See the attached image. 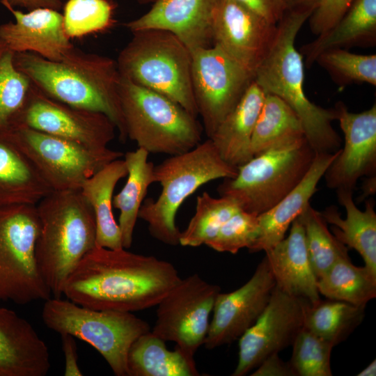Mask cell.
<instances>
[{"mask_svg":"<svg viewBox=\"0 0 376 376\" xmlns=\"http://www.w3.org/2000/svg\"><path fill=\"white\" fill-rule=\"evenodd\" d=\"M313 8L286 11L277 24L274 42L254 73L253 81L265 94L283 100L301 120L304 136L315 153L336 152L342 139L334 129L337 120L334 109H324L312 102L304 89L303 56L295 47L298 32L308 19Z\"/></svg>","mask_w":376,"mask_h":376,"instance_id":"obj_3","label":"cell"},{"mask_svg":"<svg viewBox=\"0 0 376 376\" xmlns=\"http://www.w3.org/2000/svg\"><path fill=\"white\" fill-rule=\"evenodd\" d=\"M365 308L343 301L320 299L308 304L304 327L336 346L362 322Z\"/></svg>","mask_w":376,"mask_h":376,"instance_id":"obj_32","label":"cell"},{"mask_svg":"<svg viewBox=\"0 0 376 376\" xmlns=\"http://www.w3.org/2000/svg\"><path fill=\"white\" fill-rule=\"evenodd\" d=\"M336 79L344 84L367 83L376 86V55H362L336 48L320 54L315 60Z\"/></svg>","mask_w":376,"mask_h":376,"instance_id":"obj_39","label":"cell"},{"mask_svg":"<svg viewBox=\"0 0 376 376\" xmlns=\"http://www.w3.org/2000/svg\"><path fill=\"white\" fill-rule=\"evenodd\" d=\"M127 175L125 160L118 159L88 178L80 189L94 214L97 246L123 248L120 230L113 213V197L117 183Z\"/></svg>","mask_w":376,"mask_h":376,"instance_id":"obj_27","label":"cell"},{"mask_svg":"<svg viewBox=\"0 0 376 376\" xmlns=\"http://www.w3.org/2000/svg\"><path fill=\"white\" fill-rule=\"evenodd\" d=\"M237 173V168L221 157L210 139L187 152L171 155L154 166L155 182L162 190L155 200H144L139 219L147 224L150 235L157 240L179 245L180 231L175 217L184 201L203 185L232 178Z\"/></svg>","mask_w":376,"mask_h":376,"instance_id":"obj_5","label":"cell"},{"mask_svg":"<svg viewBox=\"0 0 376 376\" xmlns=\"http://www.w3.org/2000/svg\"><path fill=\"white\" fill-rule=\"evenodd\" d=\"M15 22L0 25V41L14 53L30 52L51 61H60L74 45L63 26V14L50 8L24 13L6 6Z\"/></svg>","mask_w":376,"mask_h":376,"instance_id":"obj_20","label":"cell"},{"mask_svg":"<svg viewBox=\"0 0 376 376\" xmlns=\"http://www.w3.org/2000/svg\"><path fill=\"white\" fill-rule=\"evenodd\" d=\"M338 202L346 211L345 219L336 206L320 212L327 224L331 225L333 235L346 246L356 250L366 267L376 276V213L372 200L366 201L365 210L355 205L353 191L336 189Z\"/></svg>","mask_w":376,"mask_h":376,"instance_id":"obj_26","label":"cell"},{"mask_svg":"<svg viewBox=\"0 0 376 376\" xmlns=\"http://www.w3.org/2000/svg\"><path fill=\"white\" fill-rule=\"evenodd\" d=\"M376 375V360L374 359L363 370L357 374V376H375Z\"/></svg>","mask_w":376,"mask_h":376,"instance_id":"obj_47","label":"cell"},{"mask_svg":"<svg viewBox=\"0 0 376 376\" xmlns=\"http://www.w3.org/2000/svg\"><path fill=\"white\" fill-rule=\"evenodd\" d=\"M354 0H318L309 19L311 31L319 36L334 26L345 15Z\"/></svg>","mask_w":376,"mask_h":376,"instance_id":"obj_41","label":"cell"},{"mask_svg":"<svg viewBox=\"0 0 376 376\" xmlns=\"http://www.w3.org/2000/svg\"><path fill=\"white\" fill-rule=\"evenodd\" d=\"M120 102L127 138L148 153L175 155L201 142L197 118L169 98L121 77Z\"/></svg>","mask_w":376,"mask_h":376,"instance_id":"obj_8","label":"cell"},{"mask_svg":"<svg viewBox=\"0 0 376 376\" xmlns=\"http://www.w3.org/2000/svg\"><path fill=\"white\" fill-rule=\"evenodd\" d=\"M276 282L265 257L240 288L217 295L203 345L208 350L230 344L257 320L272 296Z\"/></svg>","mask_w":376,"mask_h":376,"instance_id":"obj_16","label":"cell"},{"mask_svg":"<svg viewBox=\"0 0 376 376\" xmlns=\"http://www.w3.org/2000/svg\"><path fill=\"white\" fill-rule=\"evenodd\" d=\"M219 286L193 274L180 281L156 306L151 331L164 341H172L190 361L204 344Z\"/></svg>","mask_w":376,"mask_h":376,"instance_id":"obj_12","label":"cell"},{"mask_svg":"<svg viewBox=\"0 0 376 376\" xmlns=\"http://www.w3.org/2000/svg\"><path fill=\"white\" fill-rule=\"evenodd\" d=\"M14 52L0 41V131L18 126L33 84L14 63Z\"/></svg>","mask_w":376,"mask_h":376,"instance_id":"obj_34","label":"cell"},{"mask_svg":"<svg viewBox=\"0 0 376 376\" xmlns=\"http://www.w3.org/2000/svg\"><path fill=\"white\" fill-rule=\"evenodd\" d=\"M41 315L51 330L94 347L117 376H128L129 350L138 337L151 330L147 322L131 312L93 309L61 297L45 300Z\"/></svg>","mask_w":376,"mask_h":376,"instance_id":"obj_9","label":"cell"},{"mask_svg":"<svg viewBox=\"0 0 376 376\" xmlns=\"http://www.w3.org/2000/svg\"><path fill=\"white\" fill-rule=\"evenodd\" d=\"M254 370L251 376H295L289 362L283 361L279 353L266 357Z\"/></svg>","mask_w":376,"mask_h":376,"instance_id":"obj_43","label":"cell"},{"mask_svg":"<svg viewBox=\"0 0 376 376\" xmlns=\"http://www.w3.org/2000/svg\"><path fill=\"white\" fill-rule=\"evenodd\" d=\"M115 6L109 0H68L63 6V26L71 38L103 32L113 26Z\"/></svg>","mask_w":376,"mask_h":376,"instance_id":"obj_37","label":"cell"},{"mask_svg":"<svg viewBox=\"0 0 376 376\" xmlns=\"http://www.w3.org/2000/svg\"><path fill=\"white\" fill-rule=\"evenodd\" d=\"M288 361L295 376H331V353L334 345L303 327L292 345Z\"/></svg>","mask_w":376,"mask_h":376,"instance_id":"obj_38","label":"cell"},{"mask_svg":"<svg viewBox=\"0 0 376 376\" xmlns=\"http://www.w3.org/2000/svg\"><path fill=\"white\" fill-rule=\"evenodd\" d=\"M310 303L275 286L263 313L239 338L238 361L232 375H246L270 354L292 345L304 327Z\"/></svg>","mask_w":376,"mask_h":376,"instance_id":"obj_14","label":"cell"},{"mask_svg":"<svg viewBox=\"0 0 376 376\" xmlns=\"http://www.w3.org/2000/svg\"><path fill=\"white\" fill-rule=\"evenodd\" d=\"M265 252L276 287L311 304L320 299L318 279L310 262L304 227L298 217L292 223L288 237Z\"/></svg>","mask_w":376,"mask_h":376,"instance_id":"obj_22","label":"cell"},{"mask_svg":"<svg viewBox=\"0 0 376 376\" xmlns=\"http://www.w3.org/2000/svg\"><path fill=\"white\" fill-rule=\"evenodd\" d=\"M335 109L345 143L324 176L329 189L354 191L361 177L375 174L376 104L361 113L349 111L341 102Z\"/></svg>","mask_w":376,"mask_h":376,"instance_id":"obj_18","label":"cell"},{"mask_svg":"<svg viewBox=\"0 0 376 376\" xmlns=\"http://www.w3.org/2000/svg\"><path fill=\"white\" fill-rule=\"evenodd\" d=\"M191 54L194 99L210 139L240 101L253 75L214 45Z\"/></svg>","mask_w":376,"mask_h":376,"instance_id":"obj_13","label":"cell"},{"mask_svg":"<svg viewBox=\"0 0 376 376\" xmlns=\"http://www.w3.org/2000/svg\"><path fill=\"white\" fill-rule=\"evenodd\" d=\"M240 210L230 198H214L207 191L203 192L196 198L194 214L186 228L180 232V244L190 247L205 244Z\"/></svg>","mask_w":376,"mask_h":376,"instance_id":"obj_35","label":"cell"},{"mask_svg":"<svg viewBox=\"0 0 376 376\" xmlns=\"http://www.w3.org/2000/svg\"><path fill=\"white\" fill-rule=\"evenodd\" d=\"M139 3H154L156 0H136Z\"/></svg>","mask_w":376,"mask_h":376,"instance_id":"obj_48","label":"cell"},{"mask_svg":"<svg viewBox=\"0 0 376 376\" xmlns=\"http://www.w3.org/2000/svg\"><path fill=\"white\" fill-rule=\"evenodd\" d=\"M316 153L313 162L300 182L276 205L258 215V233L250 252L265 251L285 237L293 221L309 204L317 185L327 168L340 152Z\"/></svg>","mask_w":376,"mask_h":376,"instance_id":"obj_23","label":"cell"},{"mask_svg":"<svg viewBox=\"0 0 376 376\" xmlns=\"http://www.w3.org/2000/svg\"><path fill=\"white\" fill-rule=\"evenodd\" d=\"M180 279L168 261L96 246L68 277L63 295L84 307L133 313L156 306Z\"/></svg>","mask_w":376,"mask_h":376,"instance_id":"obj_1","label":"cell"},{"mask_svg":"<svg viewBox=\"0 0 376 376\" xmlns=\"http://www.w3.org/2000/svg\"><path fill=\"white\" fill-rule=\"evenodd\" d=\"M233 1L246 6L274 24H278L286 12L283 0Z\"/></svg>","mask_w":376,"mask_h":376,"instance_id":"obj_42","label":"cell"},{"mask_svg":"<svg viewBox=\"0 0 376 376\" xmlns=\"http://www.w3.org/2000/svg\"><path fill=\"white\" fill-rule=\"evenodd\" d=\"M304 135L300 119L283 100L265 94L251 142L253 156L285 139Z\"/></svg>","mask_w":376,"mask_h":376,"instance_id":"obj_33","label":"cell"},{"mask_svg":"<svg viewBox=\"0 0 376 376\" xmlns=\"http://www.w3.org/2000/svg\"><path fill=\"white\" fill-rule=\"evenodd\" d=\"M38 232L36 205L0 207V302L26 304L50 298L36 256Z\"/></svg>","mask_w":376,"mask_h":376,"instance_id":"obj_10","label":"cell"},{"mask_svg":"<svg viewBox=\"0 0 376 376\" xmlns=\"http://www.w3.org/2000/svg\"><path fill=\"white\" fill-rule=\"evenodd\" d=\"M265 96V92L253 80L237 106L210 138L221 157L234 167L253 157L251 138Z\"/></svg>","mask_w":376,"mask_h":376,"instance_id":"obj_25","label":"cell"},{"mask_svg":"<svg viewBox=\"0 0 376 376\" xmlns=\"http://www.w3.org/2000/svg\"><path fill=\"white\" fill-rule=\"evenodd\" d=\"M298 217L304 227L310 262L318 279L338 258L348 255L347 247L329 230L325 219L310 203Z\"/></svg>","mask_w":376,"mask_h":376,"instance_id":"obj_36","label":"cell"},{"mask_svg":"<svg viewBox=\"0 0 376 376\" xmlns=\"http://www.w3.org/2000/svg\"><path fill=\"white\" fill-rule=\"evenodd\" d=\"M36 208L38 265L53 297L60 298L68 277L97 246L94 214L80 190L52 191Z\"/></svg>","mask_w":376,"mask_h":376,"instance_id":"obj_4","label":"cell"},{"mask_svg":"<svg viewBox=\"0 0 376 376\" xmlns=\"http://www.w3.org/2000/svg\"><path fill=\"white\" fill-rule=\"evenodd\" d=\"M132 33L116 60L120 76L169 98L197 118L191 51L167 31L146 29Z\"/></svg>","mask_w":376,"mask_h":376,"instance_id":"obj_7","label":"cell"},{"mask_svg":"<svg viewBox=\"0 0 376 376\" xmlns=\"http://www.w3.org/2000/svg\"><path fill=\"white\" fill-rule=\"evenodd\" d=\"M258 233V216L240 210L205 245L218 252L235 254L243 248L249 249Z\"/></svg>","mask_w":376,"mask_h":376,"instance_id":"obj_40","label":"cell"},{"mask_svg":"<svg viewBox=\"0 0 376 376\" xmlns=\"http://www.w3.org/2000/svg\"><path fill=\"white\" fill-rule=\"evenodd\" d=\"M50 367L48 347L33 325L0 306V376H45Z\"/></svg>","mask_w":376,"mask_h":376,"instance_id":"obj_21","label":"cell"},{"mask_svg":"<svg viewBox=\"0 0 376 376\" xmlns=\"http://www.w3.org/2000/svg\"><path fill=\"white\" fill-rule=\"evenodd\" d=\"M4 6L24 8L28 10L36 8H50L58 10L63 6L62 0H0Z\"/></svg>","mask_w":376,"mask_h":376,"instance_id":"obj_45","label":"cell"},{"mask_svg":"<svg viewBox=\"0 0 376 376\" xmlns=\"http://www.w3.org/2000/svg\"><path fill=\"white\" fill-rule=\"evenodd\" d=\"M52 191L14 141L10 130L0 131V207L36 205Z\"/></svg>","mask_w":376,"mask_h":376,"instance_id":"obj_24","label":"cell"},{"mask_svg":"<svg viewBox=\"0 0 376 376\" xmlns=\"http://www.w3.org/2000/svg\"><path fill=\"white\" fill-rule=\"evenodd\" d=\"M376 40V0H354L342 19L331 29L304 45L301 54L311 66L322 52L352 45H371Z\"/></svg>","mask_w":376,"mask_h":376,"instance_id":"obj_28","label":"cell"},{"mask_svg":"<svg viewBox=\"0 0 376 376\" xmlns=\"http://www.w3.org/2000/svg\"><path fill=\"white\" fill-rule=\"evenodd\" d=\"M277 24L233 0H219L213 22V45L254 73L269 51Z\"/></svg>","mask_w":376,"mask_h":376,"instance_id":"obj_17","label":"cell"},{"mask_svg":"<svg viewBox=\"0 0 376 376\" xmlns=\"http://www.w3.org/2000/svg\"><path fill=\"white\" fill-rule=\"evenodd\" d=\"M128 376H198L195 362L175 347L169 350L166 341L151 330L132 344L127 354Z\"/></svg>","mask_w":376,"mask_h":376,"instance_id":"obj_30","label":"cell"},{"mask_svg":"<svg viewBox=\"0 0 376 376\" xmlns=\"http://www.w3.org/2000/svg\"><path fill=\"white\" fill-rule=\"evenodd\" d=\"M20 126L94 149L107 147L115 138L116 130L114 123L105 114L56 100L33 84L17 127Z\"/></svg>","mask_w":376,"mask_h":376,"instance_id":"obj_15","label":"cell"},{"mask_svg":"<svg viewBox=\"0 0 376 376\" xmlns=\"http://www.w3.org/2000/svg\"><path fill=\"white\" fill-rule=\"evenodd\" d=\"M10 133L53 191L80 190L88 178L124 155L108 147L91 148L24 126Z\"/></svg>","mask_w":376,"mask_h":376,"instance_id":"obj_11","label":"cell"},{"mask_svg":"<svg viewBox=\"0 0 376 376\" xmlns=\"http://www.w3.org/2000/svg\"><path fill=\"white\" fill-rule=\"evenodd\" d=\"M320 295L327 299L366 306L376 297V276L365 266L354 265L349 256L338 258L318 279Z\"/></svg>","mask_w":376,"mask_h":376,"instance_id":"obj_31","label":"cell"},{"mask_svg":"<svg viewBox=\"0 0 376 376\" xmlns=\"http://www.w3.org/2000/svg\"><path fill=\"white\" fill-rule=\"evenodd\" d=\"M219 0H156L151 8L125 26L132 33L167 31L191 51L213 45V22Z\"/></svg>","mask_w":376,"mask_h":376,"instance_id":"obj_19","label":"cell"},{"mask_svg":"<svg viewBox=\"0 0 376 376\" xmlns=\"http://www.w3.org/2000/svg\"><path fill=\"white\" fill-rule=\"evenodd\" d=\"M304 135L282 140L237 167V175L218 186L219 196L233 199L244 211L263 214L303 179L315 156Z\"/></svg>","mask_w":376,"mask_h":376,"instance_id":"obj_6","label":"cell"},{"mask_svg":"<svg viewBox=\"0 0 376 376\" xmlns=\"http://www.w3.org/2000/svg\"><path fill=\"white\" fill-rule=\"evenodd\" d=\"M61 336L65 361L64 375H83L78 364V353L75 338L68 334H61Z\"/></svg>","mask_w":376,"mask_h":376,"instance_id":"obj_44","label":"cell"},{"mask_svg":"<svg viewBox=\"0 0 376 376\" xmlns=\"http://www.w3.org/2000/svg\"><path fill=\"white\" fill-rule=\"evenodd\" d=\"M14 63L47 96L67 104L108 116L126 136L120 102L121 76L116 61L75 46L60 61L30 52L15 53Z\"/></svg>","mask_w":376,"mask_h":376,"instance_id":"obj_2","label":"cell"},{"mask_svg":"<svg viewBox=\"0 0 376 376\" xmlns=\"http://www.w3.org/2000/svg\"><path fill=\"white\" fill-rule=\"evenodd\" d=\"M149 153L140 148L127 152L124 160L127 169V181L113 197V207L120 212L118 226L123 248L130 249L135 225L148 187L155 183V165L148 160Z\"/></svg>","mask_w":376,"mask_h":376,"instance_id":"obj_29","label":"cell"},{"mask_svg":"<svg viewBox=\"0 0 376 376\" xmlns=\"http://www.w3.org/2000/svg\"><path fill=\"white\" fill-rule=\"evenodd\" d=\"M318 0H283L286 11L304 8H313L316 6Z\"/></svg>","mask_w":376,"mask_h":376,"instance_id":"obj_46","label":"cell"}]
</instances>
